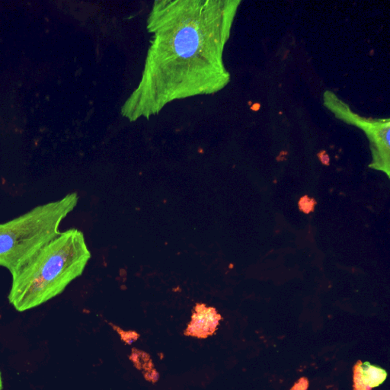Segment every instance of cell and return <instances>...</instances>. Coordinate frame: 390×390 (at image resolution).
I'll use <instances>...</instances> for the list:
<instances>
[{
  "instance_id": "3957f363",
  "label": "cell",
  "mask_w": 390,
  "mask_h": 390,
  "mask_svg": "<svg viewBox=\"0 0 390 390\" xmlns=\"http://www.w3.org/2000/svg\"><path fill=\"white\" fill-rule=\"evenodd\" d=\"M78 201V194L73 192L0 224V267L12 273L37 248L60 234L63 220Z\"/></svg>"
},
{
  "instance_id": "52a82bcc",
  "label": "cell",
  "mask_w": 390,
  "mask_h": 390,
  "mask_svg": "<svg viewBox=\"0 0 390 390\" xmlns=\"http://www.w3.org/2000/svg\"><path fill=\"white\" fill-rule=\"evenodd\" d=\"M315 204H316L315 200H314L313 199L309 198V197H307V196L302 197V198L300 199V203H299L300 210L306 213L312 212V211H313Z\"/></svg>"
},
{
  "instance_id": "ba28073f",
  "label": "cell",
  "mask_w": 390,
  "mask_h": 390,
  "mask_svg": "<svg viewBox=\"0 0 390 390\" xmlns=\"http://www.w3.org/2000/svg\"><path fill=\"white\" fill-rule=\"evenodd\" d=\"M309 382L306 378H302L291 390H307L308 388Z\"/></svg>"
},
{
  "instance_id": "9c48e42d",
  "label": "cell",
  "mask_w": 390,
  "mask_h": 390,
  "mask_svg": "<svg viewBox=\"0 0 390 390\" xmlns=\"http://www.w3.org/2000/svg\"><path fill=\"white\" fill-rule=\"evenodd\" d=\"M2 390V374H1V372H0V390Z\"/></svg>"
},
{
  "instance_id": "277c9868",
  "label": "cell",
  "mask_w": 390,
  "mask_h": 390,
  "mask_svg": "<svg viewBox=\"0 0 390 390\" xmlns=\"http://www.w3.org/2000/svg\"><path fill=\"white\" fill-rule=\"evenodd\" d=\"M323 105L336 118L364 132L372 153L373 161L370 167L390 176V119L362 117L332 91L325 92Z\"/></svg>"
},
{
  "instance_id": "5b68a950",
  "label": "cell",
  "mask_w": 390,
  "mask_h": 390,
  "mask_svg": "<svg viewBox=\"0 0 390 390\" xmlns=\"http://www.w3.org/2000/svg\"><path fill=\"white\" fill-rule=\"evenodd\" d=\"M221 319L216 309L204 303H197L184 334L197 339H207L215 333Z\"/></svg>"
},
{
  "instance_id": "6da1fadb",
  "label": "cell",
  "mask_w": 390,
  "mask_h": 390,
  "mask_svg": "<svg viewBox=\"0 0 390 390\" xmlns=\"http://www.w3.org/2000/svg\"><path fill=\"white\" fill-rule=\"evenodd\" d=\"M241 0H156L152 34L137 87L121 108L130 122L176 100L218 93L230 82L224 52Z\"/></svg>"
},
{
  "instance_id": "8992f818",
  "label": "cell",
  "mask_w": 390,
  "mask_h": 390,
  "mask_svg": "<svg viewBox=\"0 0 390 390\" xmlns=\"http://www.w3.org/2000/svg\"><path fill=\"white\" fill-rule=\"evenodd\" d=\"M387 376L381 367L358 361L354 367V390H371L381 385Z\"/></svg>"
},
{
  "instance_id": "7a4b0ae2",
  "label": "cell",
  "mask_w": 390,
  "mask_h": 390,
  "mask_svg": "<svg viewBox=\"0 0 390 390\" xmlns=\"http://www.w3.org/2000/svg\"><path fill=\"white\" fill-rule=\"evenodd\" d=\"M90 259L83 232H61L10 273L9 303L21 312L50 301L83 274Z\"/></svg>"
}]
</instances>
